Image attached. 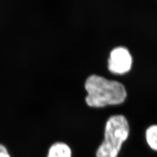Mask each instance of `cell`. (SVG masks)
I'll return each mask as SVG.
<instances>
[{"label": "cell", "mask_w": 157, "mask_h": 157, "mask_svg": "<svg viewBox=\"0 0 157 157\" xmlns=\"http://www.w3.org/2000/svg\"><path fill=\"white\" fill-rule=\"evenodd\" d=\"M47 157H72V151L67 144L56 142L49 148Z\"/></svg>", "instance_id": "4"}, {"label": "cell", "mask_w": 157, "mask_h": 157, "mask_svg": "<svg viewBox=\"0 0 157 157\" xmlns=\"http://www.w3.org/2000/svg\"><path fill=\"white\" fill-rule=\"evenodd\" d=\"M130 126L122 115L111 116L105 124L104 140L97 148L96 157H118L124 143L128 139Z\"/></svg>", "instance_id": "2"}, {"label": "cell", "mask_w": 157, "mask_h": 157, "mask_svg": "<svg viewBox=\"0 0 157 157\" xmlns=\"http://www.w3.org/2000/svg\"><path fill=\"white\" fill-rule=\"evenodd\" d=\"M145 137L147 145L154 151L157 152V124H152L146 129Z\"/></svg>", "instance_id": "5"}, {"label": "cell", "mask_w": 157, "mask_h": 157, "mask_svg": "<svg viewBox=\"0 0 157 157\" xmlns=\"http://www.w3.org/2000/svg\"><path fill=\"white\" fill-rule=\"evenodd\" d=\"M85 89L87 92L86 102L90 107L118 105L125 100L127 95L126 89L121 83L96 75L87 78Z\"/></svg>", "instance_id": "1"}, {"label": "cell", "mask_w": 157, "mask_h": 157, "mask_svg": "<svg viewBox=\"0 0 157 157\" xmlns=\"http://www.w3.org/2000/svg\"><path fill=\"white\" fill-rule=\"evenodd\" d=\"M0 157H11L7 148L1 144H0Z\"/></svg>", "instance_id": "6"}, {"label": "cell", "mask_w": 157, "mask_h": 157, "mask_svg": "<svg viewBox=\"0 0 157 157\" xmlns=\"http://www.w3.org/2000/svg\"><path fill=\"white\" fill-rule=\"evenodd\" d=\"M132 65V57L126 48L118 47L111 52L108 59V69L112 73H126L130 70Z\"/></svg>", "instance_id": "3"}]
</instances>
